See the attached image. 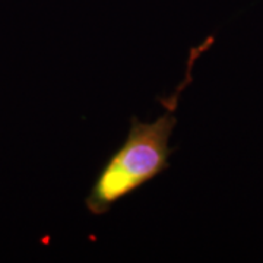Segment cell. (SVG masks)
<instances>
[{"label": "cell", "mask_w": 263, "mask_h": 263, "mask_svg": "<svg viewBox=\"0 0 263 263\" xmlns=\"http://www.w3.org/2000/svg\"><path fill=\"white\" fill-rule=\"evenodd\" d=\"M209 37L200 46L190 50L184 81L165 98H158L164 114L155 122L143 123L136 116L130 119V129L119 149L110 155L97 174L85 206L92 215H104L126 196L149 183L170 167V157L176 148L170 146V138L177 124L176 110L180 94L192 82V70L197 57L212 46Z\"/></svg>", "instance_id": "1"}]
</instances>
